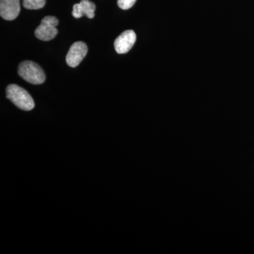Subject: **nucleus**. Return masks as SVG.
<instances>
[{"label":"nucleus","mask_w":254,"mask_h":254,"mask_svg":"<svg viewBox=\"0 0 254 254\" xmlns=\"http://www.w3.org/2000/svg\"><path fill=\"white\" fill-rule=\"evenodd\" d=\"M88 53V47L83 42L73 43L66 55V64L71 67H76Z\"/></svg>","instance_id":"4"},{"label":"nucleus","mask_w":254,"mask_h":254,"mask_svg":"<svg viewBox=\"0 0 254 254\" xmlns=\"http://www.w3.org/2000/svg\"><path fill=\"white\" fill-rule=\"evenodd\" d=\"M136 41V35L132 30H127L115 40V49L118 54H125L131 49Z\"/></svg>","instance_id":"5"},{"label":"nucleus","mask_w":254,"mask_h":254,"mask_svg":"<svg viewBox=\"0 0 254 254\" xmlns=\"http://www.w3.org/2000/svg\"><path fill=\"white\" fill-rule=\"evenodd\" d=\"M21 11L19 0H0V15L7 21L17 18Z\"/></svg>","instance_id":"6"},{"label":"nucleus","mask_w":254,"mask_h":254,"mask_svg":"<svg viewBox=\"0 0 254 254\" xmlns=\"http://www.w3.org/2000/svg\"><path fill=\"white\" fill-rule=\"evenodd\" d=\"M18 75L31 84L39 85L46 81V74L39 65L31 61H24L18 66Z\"/></svg>","instance_id":"2"},{"label":"nucleus","mask_w":254,"mask_h":254,"mask_svg":"<svg viewBox=\"0 0 254 254\" xmlns=\"http://www.w3.org/2000/svg\"><path fill=\"white\" fill-rule=\"evenodd\" d=\"M46 0H23V5L27 9H40L44 7Z\"/></svg>","instance_id":"8"},{"label":"nucleus","mask_w":254,"mask_h":254,"mask_svg":"<svg viewBox=\"0 0 254 254\" xmlns=\"http://www.w3.org/2000/svg\"><path fill=\"white\" fill-rule=\"evenodd\" d=\"M59 21L55 16H46L41 21L40 26L36 28L35 35L38 39L43 41H50L54 39L58 33L56 26Z\"/></svg>","instance_id":"3"},{"label":"nucleus","mask_w":254,"mask_h":254,"mask_svg":"<svg viewBox=\"0 0 254 254\" xmlns=\"http://www.w3.org/2000/svg\"><path fill=\"white\" fill-rule=\"evenodd\" d=\"M6 98L19 109L30 111L34 108V100L26 90L17 85H9L6 90Z\"/></svg>","instance_id":"1"},{"label":"nucleus","mask_w":254,"mask_h":254,"mask_svg":"<svg viewBox=\"0 0 254 254\" xmlns=\"http://www.w3.org/2000/svg\"><path fill=\"white\" fill-rule=\"evenodd\" d=\"M136 1V0H118V4L120 9L127 10L131 8Z\"/></svg>","instance_id":"9"},{"label":"nucleus","mask_w":254,"mask_h":254,"mask_svg":"<svg viewBox=\"0 0 254 254\" xmlns=\"http://www.w3.org/2000/svg\"><path fill=\"white\" fill-rule=\"evenodd\" d=\"M95 5L89 0H81L80 3L73 5L72 16L76 18H79L83 16H86L89 18L95 16Z\"/></svg>","instance_id":"7"}]
</instances>
